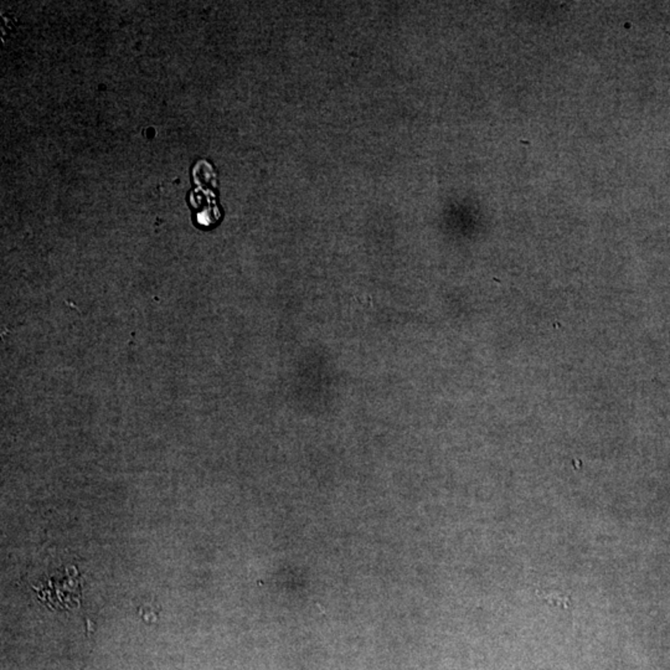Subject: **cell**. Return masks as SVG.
Returning <instances> with one entry per match:
<instances>
[{"mask_svg": "<svg viewBox=\"0 0 670 670\" xmlns=\"http://www.w3.org/2000/svg\"><path fill=\"white\" fill-rule=\"evenodd\" d=\"M536 596L540 598V600L547 602V605L550 606L555 607H561L563 610H568L571 607V596L565 595L563 592H558V591H552V592H549V591H536Z\"/></svg>", "mask_w": 670, "mask_h": 670, "instance_id": "6da1fadb", "label": "cell"}]
</instances>
